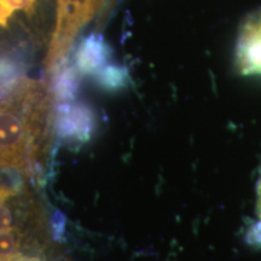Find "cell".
<instances>
[{
    "label": "cell",
    "instance_id": "obj_1",
    "mask_svg": "<svg viewBox=\"0 0 261 261\" xmlns=\"http://www.w3.org/2000/svg\"><path fill=\"white\" fill-rule=\"evenodd\" d=\"M55 119V96L42 80L15 76L0 86V174L29 178L44 167Z\"/></svg>",
    "mask_w": 261,
    "mask_h": 261
},
{
    "label": "cell",
    "instance_id": "obj_2",
    "mask_svg": "<svg viewBox=\"0 0 261 261\" xmlns=\"http://www.w3.org/2000/svg\"><path fill=\"white\" fill-rule=\"evenodd\" d=\"M47 221L23 187L0 185V261H46Z\"/></svg>",
    "mask_w": 261,
    "mask_h": 261
},
{
    "label": "cell",
    "instance_id": "obj_3",
    "mask_svg": "<svg viewBox=\"0 0 261 261\" xmlns=\"http://www.w3.org/2000/svg\"><path fill=\"white\" fill-rule=\"evenodd\" d=\"M104 2L106 0H56L55 25L45 57L48 74L54 75L62 68L81 29L102 9Z\"/></svg>",
    "mask_w": 261,
    "mask_h": 261
},
{
    "label": "cell",
    "instance_id": "obj_4",
    "mask_svg": "<svg viewBox=\"0 0 261 261\" xmlns=\"http://www.w3.org/2000/svg\"><path fill=\"white\" fill-rule=\"evenodd\" d=\"M109 48L100 37L91 35L86 40L81 42L79 50L76 52L75 65L83 74L99 75L103 71L104 63L108 61Z\"/></svg>",
    "mask_w": 261,
    "mask_h": 261
},
{
    "label": "cell",
    "instance_id": "obj_5",
    "mask_svg": "<svg viewBox=\"0 0 261 261\" xmlns=\"http://www.w3.org/2000/svg\"><path fill=\"white\" fill-rule=\"evenodd\" d=\"M256 214L257 219H259V228H260V236H261V162L259 168V178H257L256 184Z\"/></svg>",
    "mask_w": 261,
    "mask_h": 261
}]
</instances>
